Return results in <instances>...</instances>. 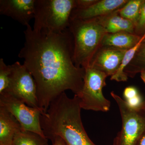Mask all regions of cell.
Returning a JSON list of instances; mask_svg holds the SVG:
<instances>
[{
    "label": "cell",
    "instance_id": "1",
    "mask_svg": "<svg viewBox=\"0 0 145 145\" xmlns=\"http://www.w3.org/2000/svg\"><path fill=\"white\" fill-rule=\"evenodd\" d=\"M18 54L36 82L38 105L43 113L66 90L80 93L85 70L73 62V40L69 28L61 32L35 31L30 25Z\"/></svg>",
    "mask_w": 145,
    "mask_h": 145
},
{
    "label": "cell",
    "instance_id": "2",
    "mask_svg": "<svg viewBox=\"0 0 145 145\" xmlns=\"http://www.w3.org/2000/svg\"><path fill=\"white\" fill-rule=\"evenodd\" d=\"M81 109L77 95L69 98L65 92L61 94L46 112L41 114L40 122L45 136L51 142L60 137L66 145H96L84 128Z\"/></svg>",
    "mask_w": 145,
    "mask_h": 145
},
{
    "label": "cell",
    "instance_id": "3",
    "mask_svg": "<svg viewBox=\"0 0 145 145\" xmlns=\"http://www.w3.org/2000/svg\"><path fill=\"white\" fill-rule=\"evenodd\" d=\"M68 28L73 38V62L77 67L85 69L102 46L106 31L96 18L70 19Z\"/></svg>",
    "mask_w": 145,
    "mask_h": 145
},
{
    "label": "cell",
    "instance_id": "4",
    "mask_svg": "<svg viewBox=\"0 0 145 145\" xmlns=\"http://www.w3.org/2000/svg\"><path fill=\"white\" fill-rule=\"evenodd\" d=\"M75 0H35L33 30L59 33L68 28Z\"/></svg>",
    "mask_w": 145,
    "mask_h": 145
},
{
    "label": "cell",
    "instance_id": "5",
    "mask_svg": "<svg viewBox=\"0 0 145 145\" xmlns=\"http://www.w3.org/2000/svg\"><path fill=\"white\" fill-rule=\"evenodd\" d=\"M110 94L117 103L122 120L121 128L114 144L137 145L145 132V110L131 108L114 91H111Z\"/></svg>",
    "mask_w": 145,
    "mask_h": 145
},
{
    "label": "cell",
    "instance_id": "6",
    "mask_svg": "<svg viewBox=\"0 0 145 145\" xmlns=\"http://www.w3.org/2000/svg\"><path fill=\"white\" fill-rule=\"evenodd\" d=\"M82 91L77 95L81 108L85 110L106 112L110 110V102L104 96L103 89L106 86V74L88 67L85 69Z\"/></svg>",
    "mask_w": 145,
    "mask_h": 145
},
{
    "label": "cell",
    "instance_id": "7",
    "mask_svg": "<svg viewBox=\"0 0 145 145\" xmlns=\"http://www.w3.org/2000/svg\"><path fill=\"white\" fill-rule=\"evenodd\" d=\"M10 82L8 89L5 92L10 93L29 106L40 109L36 82L31 73L24 65L19 61L10 65Z\"/></svg>",
    "mask_w": 145,
    "mask_h": 145
},
{
    "label": "cell",
    "instance_id": "8",
    "mask_svg": "<svg viewBox=\"0 0 145 145\" xmlns=\"http://www.w3.org/2000/svg\"><path fill=\"white\" fill-rule=\"evenodd\" d=\"M0 106L4 108L15 117L22 129L45 137L41 126L40 117L42 112L40 109L29 106L7 92L0 94Z\"/></svg>",
    "mask_w": 145,
    "mask_h": 145
},
{
    "label": "cell",
    "instance_id": "9",
    "mask_svg": "<svg viewBox=\"0 0 145 145\" xmlns=\"http://www.w3.org/2000/svg\"><path fill=\"white\" fill-rule=\"evenodd\" d=\"M127 50L113 46H101L89 67L104 72L108 77H111L121 66Z\"/></svg>",
    "mask_w": 145,
    "mask_h": 145
},
{
    "label": "cell",
    "instance_id": "10",
    "mask_svg": "<svg viewBox=\"0 0 145 145\" xmlns=\"http://www.w3.org/2000/svg\"><path fill=\"white\" fill-rule=\"evenodd\" d=\"M35 0H1L0 14L27 26L35 14Z\"/></svg>",
    "mask_w": 145,
    "mask_h": 145
},
{
    "label": "cell",
    "instance_id": "11",
    "mask_svg": "<svg viewBox=\"0 0 145 145\" xmlns=\"http://www.w3.org/2000/svg\"><path fill=\"white\" fill-rule=\"evenodd\" d=\"M129 0H101L90 7L82 10L74 8L70 19L87 20L106 16L119 10L124 6Z\"/></svg>",
    "mask_w": 145,
    "mask_h": 145
},
{
    "label": "cell",
    "instance_id": "12",
    "mask_svg": "<svg viewBox=\"0 0 145 145\" xmlns=\"http://www.w3.org/2000/svg\"><path fill=\"white\" fill-rule=\"evenodd\" d=\"M22 129L15 117L2 106H0V145H13L16 133Z\"/></svg>",
    "mask_w": 145,
    "mask_h": 145
},
{
    "label": "cell",
    "instance_id": "13",
    "mask_svg": "<svg viewBox=\"0 0 145 145\" xmlns=\"http://www.w3.org/2000/svg\"><path fill=\"white\" fill-rule=\"evenodd\" d=\"M119 10L106 16L96 18L107 33L125 31L134 33V25L130 21L120 16Z\"/></svg>",
    "mask_w": 145,
    "mask_h": 145
},
{
    "label": "cell",
    "instance_id": "14",
    "mask_svg": "<svg viewBox=\"0 0 145 145\" xmlns=\"http://www.w3.org/2000/svg\"><path fill=\"white\" fill-rule=\"evenodd\" d=\"M142 37L125 31L107 33L102 41V46H113L128 50L135 46Z\"/></svg>",
    "mask_w": 145,
    "mask_h": 145
},
{
    "label": "cell",
    "instance_id": "15",
    "mask_svg": "<svg viewBox=\"0 0 145 145\" xmlns=\"http://www.w3.org/2000/svg\"><path fill=\"white\" fill-rule=\"evenodd\" d=\"M128 77L133 78L137 73L145 83V39L142 42L134 57L124 70Z\"/></svg>",
    "mask_w": 145,
    "mask_h": 145
},
{
    "label": "cell",
    "instance_id": "16",
    "mask_svg": "<svg viewBox=\"0 0 145 145\" xmlns=\"http://www.w3.org/2000/svg\"><path fill=\"white\" fill-rule=\"evenodd\" d=\"M48 139L36 133L22 129L16 133L14 145H48Z\"/></svg>",
    "mask_w": 145,
    "mask_h": 145
},
{
    "label": "cell",
    "instance_id": "17",
    "mask_svg": "<svg viewBox=\"0 0 145 145\" xmlns=\"http://www.w3.org/2000/svg\"><path fill=\"white\" fill-rule=\"evenodd\" d=\"M145 39V33L143 36H142L140 40L135 46L127 50L121 66L116 73L110 77V80L118 82H126L127 80L128 77L124 72L125 68L133 59L140 45Z\"/></svg>",
    "mask_w": 145,
    "mask_h": 145
},
{
    "label": "cell",
    "instance_id": "18",
    "mask_svg": "<svg viewBox=\"0 0 145 145\" xmlns=\"http://www.w3.org/2000/svg\"><path fill=\"white\" fill-rule=\"evenodd\" d=\"M144 1V0H129L123 7L119 9V15L131 22L135 26Z\"/></svg>",
    "mask_w": 145,
    "mask_h": 145
},
{
    "label": "cell",
    "instance_id": "19",
    "mask_svg": "<svg viewBox=\"0 0 145 145\" xmlns=\"http://www.w3.org/2000/svg\"><path fill=\"white\" fill-rule=\"evenodd\" d=\"M11 73L10 65L5 63L3 58L0 59V94L7 90L10 82Z\"/></svg>",
    "mask_w": 145,
    "mask_h": 145
},
{
    "label": "cell",
    "instance_id": "20",
    "mask_svg": "<svg viewBox=\"0 0 145 145\" xmlns=\"http://www.w3.org/2000/svg\"><path fill=\"white\" fill-rule=\"evenodd\" d=\"M134 33L140 36L145 33V0L141 7L139 17L134 26Z\"/></svg>",
    "mask_w": 145,
    "mask_h": 145
},
{
    "label": "cell",
    "instance_id": "21",
    "mask_svg": "<svg viewBox=\"0 0 145 145\" xmlns=\"http://www.w3.org/2000/svg\"><path fill=\"white\" fill-rule=\"evenodd\" d=\"M140 94L138 89L133 86H129L127 87L124 90L123 95L125 101L129 100L134 98Z\"/></svg>",
    "mask_w": 145,
    "mask_h": 145
},
{
    "label": "cell",
    "instance_id": "22",
    "mask_svg": "<svg viewBox=\"0 0 145 145\" xmlns=\"http://www.w3.org/2000/svg\"><path fill=\"white\" fill-rule=\"evenodd\" d=\"M98 0H75V9L82 10L90 7L95 3Z\"/></svg>",
    "mask_w": 145,
    "mask_h": 145
},
{
    "label": "cell",
    "instance_id": "23",
    "mask_svg": "<svg viewBox=\"0 0 145 145\" xmlns=\"http://www.w3.org/2000/svg\"><path fill=\"white\" fill-rule=\"evenodd\" d=\"M62 140L60 137H57L52 141V145H61Z\"/></svg>",
    "mask_w": 145,
    "mask_h": 145
},
{
    "label": "cell",
    "instance_id": "24",
    "mask_svg": "<svg viewBox=\"0 0 145 145\" xmlns=\"http://www.w3.org/2000/svg\"><path fill=\"white\" fill-rule=\"evenodd\" d=\"M137 145H145V132L140 138Z\"/></svg>",
    "mask_w": 145,
    "mask_h": 145
},
{
    "label": "cell",
    "instance_id": "25",
    "mask_svg": "<svg viewBox=\"0 0 145 145\" xmlns=\"http://www.w3.org/2000/svg\"><path fill=\"white\" fill-rule=\"evenodd\" d=\"M142 109L145 110V101L144 102V105H143L142 108Z\"/></svg>",
    "mask_w": 145,
    "mask_h": 145
},
{
    "label": "cell",
    "instance_id": "26",
    "mask_svg": "<svg viewBox=\"0 0 145 145\" xmlns=\"http://www.w3.org/2000/svg\"><path fill=\"white\" fill-rule=\"evenodd\" d=\"M61 145H66V144H65V143L64 142V141H63V140H62V141L61 144Z\"/></svg>",
    "mask_w": 145,
    "mask_h": 145
},
{
    "label": "cell",
    "instance_id": "27",
    "mask_svg": "<svg viewBox=\"0 0 145 145\" xmlns=\"http://www.w3.org/2000/svg\"><path fill=\"white\" fill-rule=\"evenodd\" d=\"M13 145H14V144H13Z\"/></svg>",
    "mask_w": 145,
    "mask_h": 145
}]
</instances>
